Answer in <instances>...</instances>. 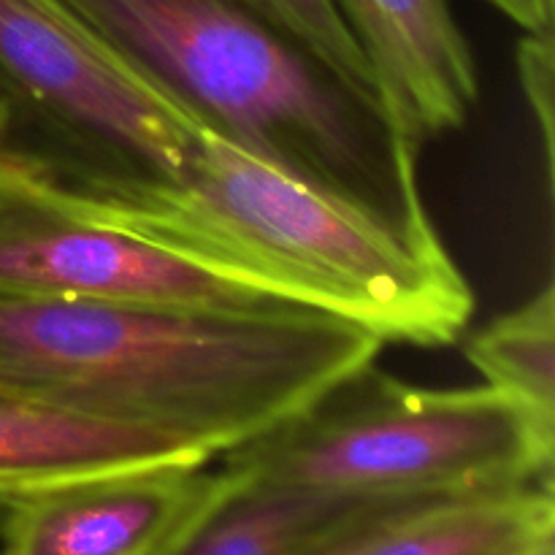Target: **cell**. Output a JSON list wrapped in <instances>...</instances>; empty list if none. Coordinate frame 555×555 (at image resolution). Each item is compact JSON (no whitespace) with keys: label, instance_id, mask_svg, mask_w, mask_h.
Segmentation results:
<instances>
[{"label":"cell","instance_id":"obj_6","mask_svg":"<svg viewBox=\"0 0 555 555\" xmlns=\"http://www.w3.org/2000/svg\"><path fill=\"white\" fill-rule=\"evenodd\" d=\"M0 296L98 298L220 312L304 309L90 220L0 155ZM312 312V309H307Z\"/></svg>","mask_w":555,"mask_h":555},{"label":"cell","instance_id":"obj_14","mask_svg":"<svg viewBox=\"0 0 555 555\" xmlns=\"http://www.w3.org/2000/svg\"><path fill=\"white\" fill-rule=\"evenodd\" d=\"M518 70L531 112H534L537 122H540L547 177L553 179V30L526 33L524 41L518 43Z\"/></svg>","mask_w":555,"mask_h":555},{"label":"cell","instance_id":"obj_10","mask_svg":"<svg viewBox=\"0 0 555 555\" xmlns=\"http://www.w3.org/2000/svg\"><path fill=\"white\" fill-rule=\"evenodd\" d=\"M314 555H555L553 482L415 499Z\"/></svg>","mask_w":555,"mask_h":555},{"label":"cell","instance_id":"obj_7","mask_svg":"<svg viewBox=\"0 0 555 555\" xmlns=\"http://www.w3.org/2000/svg\"><path fill=\"white\" fill-rule=\"evenodd\" d=\"M233 486L236 477L209 461L14 493L0 555H171Z\"/></svg>","mask_w":555,"mask_h":555},{"label":"cell","instance_id":"obj_8","mask_svg":"<svg viewBox=\"0 0 555 555\" xmlns=\"http://www.w3.org/2000/svg\"><path fill=\"white\" fill-rule=\"evenodd\" d=\"M374 76L396 139L421 155L461 130L480 101L475 54L450 0H331Z\"/></svg>","mask_w":555,"mask_h":555},{"label":"cell","instance_id":"obj_1","mask_svg":"<svg viewBox=\"0 0 555 555\" xmlns=\"http://www.w3.org/2000/svg\"><path fill=\"white\" fill-rule=\"evenodd\" d=\"M383 347L307 309L0 296V388L173 434L215 459L280 426Z\"/></svg>","mask_w":555,"mask_h":555},{"label":"cell","instance_id":"obj_13","mask_svg":"<svg viewBox=\"0 0 555 555\" xmlns=\"http://www.w3.org/2000/svg\"><path fill=\"white\" fill-rule=\"evenodd\" d=\"M233 3L298 49L304 57L318 63L347 90L377 103L366 57L331 0H233Z\"/></svg>","mask_w":555,"mask_h":555},{"label":"cell","instance_id":"obj_15","mask_svg":"<svg viewBox=\"0 0 555 555\" xmlns=\"http://www.w3.org/2000/svg\"><path fill=\"white\" fill-rule=\"evenodd\" d=\"M526 33L553 30V0H488Z\"/></svg>","mask_w":555,"mask_h":555},{"label":"cell","instance_id":"obj_2","mask_svg":"<svg viewBox=\"0 0 555 555\" xmlns=\"http://www.w3.org/2000/svg\"><path fill=\"white\" fill-rule=\"evenodd\" d=\"M65 198L90 220L358 325L383 345H455L477 307L431 220L385 215L209 128L179 177L139 198Z\"/></svg>","mask_w":555,"mask_h":555},{"label":"cell","instance_id":"obj_16","mask_svg":"<svg viewBox=\"0 0 555 555\" xmlns=\"http://www.w3.org/2000/svg\"><path fill=\"white\" fill-rule=\"evenodd\" d=\"M5 504H9V493H3V491H0V520H3Z\"/></svg>","mask_w":555,"mask_h":555},{"label":"cell","instance_id":"obj_12","mask_svg":"<svg viewBox=\"0 0 555 555\" xmlns=\"http://www.w3.org/2000/svg\"><path fill=\"white\" fill-rule=\"evenodd\" d=\"M466 358L486 385L555 423V287L499 314L466 341Z\"/></svg>","mask_w":555,"mask_h":555},{"label":"cell","instance_id":"obj_5","mask_svg":"<svg viewBox=\"0 0 555 555\" xmlns=\"http://www.w3.org/2000/svg\"><path fill=\"white\" fill-rule=\"evenodd\" d=\"M201 125L57 0H0V155L87 204L171 182Z\"/></svg>","mask_w":555,"mask_h":555},{"label":"cell","instance_id":"obj_4","mask_svg":"<svg viewBox=\"0 0 555 555\" xmlns=\"http://www.w3.org/2000/svg\"><path fill=\"white\" fill-rule=\"evenodd\" d=\"M555 423L513 396L417 388L372 363L217 459L244 482L439 499L553 482Z\"/></svg>","mask_w":555,"mask_h":555},{"label":"cell","instance_id":"obj_9","mask_svg":"<svg viewBox=\"0 0 555 555\" xmlns=\"http://www.w3.org/2000/svg\"><path fill=\"white\" fill-rule=\"evenodd\" d=\"M209 461V450L173 434L81 415L0 388V491L9 496L114 472Z\"/></svg>","mask_w":555,"mask_h":555},{"label":"cell","instance_id":"obj_11","mask_svg":"<svg viewBox=\"0 0 555 555\" xmlns=\"http://www.w3.org/2000/svg\"><path fill=\"white\" fill-rule=\"evenodd\" d=\"M406 502L415 499L266 486L236 477V486L171 555H314L356 526Z\"/></svg>","mask_w":555,"mask_h":555},{"label":"cell","instance_id":"obj_3","mask_svg":"<svg viewBox=\"0 0 555 555\" xmlns=\"http://www.w3.org/2000/svg\"><path fill=\"white\" fill-rule=\"evenodd\" d=\"M146 85L285 171L401 220H431L417 152L374 101L233 0H57Z\"/></svg>","mask_w":555,"mask_h":555}]
</instances>
